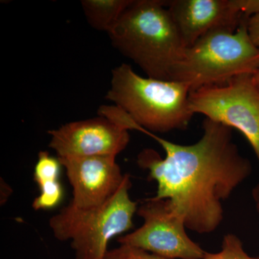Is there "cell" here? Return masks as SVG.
I'll use <instances>...</instances> for the list:
<instances>
[{"label":"cell","mask_w":259,"mask_h":259,"mask_svg":"<svg viewBox=\"0 0 259 259\" xmlns=\"http://www.w3.org/2000/svg\"><path fill=\"white\" fill-rule=\"evenodd\" d=\"M40 194L32 203L35 210H49L61 204L64 198V188L60 182L40 187Z\"/></svg>","instance_id":"obj_14"},{"label":"cell","mask_w":259,"mask_h":259,"mask_svg":"<svg viewBox=\"0 0 259 259\" xmlns=\"http://www.w3.org/2000/svg\"><path fill=\"white\" fill-rule=\"evenodd\" d=\"M61 167L59 158L54 157L48 151H40L33 173L34 180L39 188L59 182Z\"/></svg>","instance_id":"obj_12"},{"label":"cell","mask_w":259,"mask_h":259,"mask_svg":"<svg viewBox=\"0 0 259 259\" xmlns=\"http://www.w3.org/2000/svg\"><path fill=\"white\" fill-rule=\"evenodd\" d=\"M166 7L186 49L214 29H237L248 19L236 13L229 0H171Z\"/></svg>","instance_id":"obj_10"},{"label":"cell","mask_w":259,"mask_h":259,"mask_svg":"<svg viewBox=\"0 0 259 259\" xmlns=\"http://www.w3.org/2000/svg\"><path fill=\"white\" fill-rule=\"evenodd\" d=\"M232 8L245 18L259 14V0H229Z\"/></svg>","instance_id":"obj_16"},{"label":"cell","mask_w":259,"mask_h":259,"mask_svg":"<svg viewBox=\"0 0 259 259\" xmlns=\"http://www.w3.org/2000/svg\"><path fill=\"white\" fill-rule=\"evenodd\" d=\"M247 29L250 40L259 48V14L253 15L247 20Z\"/></svg>","instance_id":"obj_17"},{"label":"cell","mask_w":259,"mask_h":259,"mask_svg":"<svg viewBox=\"0 0 259 259\" xmlns=\"http://www.w3.org/2000/svg\"><path fill=\"white\" fill-rule=\"evenodd\" d=\"M190 105L194 114L240 131L253 148L259 165V93L252 75L191 92Z\"/></svg>","instance_id":"obj_6"},{"label":"cell","mask_w":259,"mask_h":259,"mask_svg":"<svg viewBox=\"0 0 259 259\" xmlns=\"http://www.w3.org/2000/svg\"><path fill=\"white\" fill-rule=\"evenodd\" d=\"M133 0H82L81 7L89 24L100 31L109 32Z\"/></svg>","instance_id":"obj_11"},{"label":"cell","mask_w":259,"mask_h":259,"mask_svg":"<svg viewBox=\"0 0 259 259\" xmlns=\"http://www.w3.org/2000/svg\"><path fill=\"white\" fill-rule=\"evenodd\" d=\"M252 198L254 202L255 209L259 217V182L253 187L251 192Z\"/></svg>","instance_id":"obj_18"},{"label":"cell","mask_w":259,"mask_h":259,"mask_svg":"<svg viewBox=\"0 0 259 259\" xmlns=\"http://www.w3.org/2000/svg\"><path fill=\"white\" fill-rule=\"evenodd\" d=\"M190 93L185 83L143 77L130 65L122 64L112 70L106 98L143 129L164 134L188 127L194 115Z\"/></svg>","instance_id":"obj_3"},{"label":"cell","mask_w":259,"mask_h":259,"mask_svg":"<svg viewBox=\"0 0 259 259\" xmlns=\"http://www.w3.org/2000/svg\"><path fill=\"white\" fill-rule=\"evenodd\" d=\"M203 259H259L252 257L243 249L241 240L233 233H227L223 236L221 250L218 253L206 252Z\"/></svg>","instance_id":"obj_13"},{"label":"cell","mask_w":259,"mask_h":259,"mask_svg":"<svg viewBox=\"0 0 259 259\" xmlns=\"http://www.w3.org/2000/svg\"><path fill=\"white\" fill-rule=\"evenodd\" d=\"M58 158L117 157L129 144V131L103 116L75 121L48 131Z\"/></svg>","instance_id":"obj_8"},{"label":"cell","mask_w":259,"mask_h":259,"mask_svg":"<svg viewBox=\"0 0 259 259\" xmlns=\"http://www.w3.org/2000/svg\"><path fill=\"white\" fill-rule=\"evenodd\" d=\"M252 79H253V83H254L255 88L259 93V69L257 70L256 72L252 76Z\"/></svg>","instance_id":"obj_19"},{"label":"cell","mask_w":259,"mask_h":259,"mask_svg":"<svg viewBox=\"0 0 259 259\" xmlns=\"http://www.w3.org/2000/svg\"><path fill=\"white\" fill-rule=\"evenodd\" d=\"M131 177L125 175L119 190L105 203L81 208L69 202L49 220L58 241H69L75 259H104L112 238L134 228L138 202L130 196Z\"/></svg>","instance_id":"obj_5"},{"label":"cell","mask_w":259,"mask_h":259,"mask_svg":"<svg viewBox=\"0 0 259 259\" xmlns=\"http://www.w3.org/2000/svg\"><path fill=\"white\" fill-rule=\"evenodd\" d=\"M137 214L142 226L118 237L119 244L138 247L169 259H203L206 251L186 231L185 218L168 199H145Z\"/></svg>","instance_id":"obj_7"},{"label":"cell","mask_w":259,"mask_h":259,"mask_svg":"<svg viewBox=\"0 0 259 259\" xmlns=\"http://www.w3.org/2000/svg\"><path fill=\"white\" fill-rule=\"evenodd\" d=\"M166 3L133 0L107 34L112 46L148 77L172 81L186 47Z\"/></svg>","instance_id":"obj_2"},{"label":"cell","mask_w":259,"mask_h":259,"mask_svg":"<svg viewBox=\"0 0 259 259\" xmlns=\"http://www.w3.org/2000/svg\"><path fill=\"white\" fill-rule=\"evenodd\" d=\"M104 259H169L150 253L147 250L132 246L120 244L117 248L108 250Z\"/></svg>","instance_id":"obj_15"},{"label":"cell","mask_w":259,"mask_h":259,"mask_svg":"<svg viewBox=\"0 0 259 259\" xmlns=\"http://www.w3.org/2000/svg\"><path fill=\"white\" fill-rule=\"evenodd\" d=\"M115 156L59 158L72 188L71 203L81 208L107 202L125 180Z\"/></svg>","instance_id":"obj_9"},{"label":"cell","mask_w":259,"mask_h":259,"mask_svg":"<svg viewBox=\"0 0 259 259\" xmlns=\"http://www.w3.org/2000/svg\"><path fill=\"white\" fill-rule=\"evenodd\" d=\"M202 128L201 139L191 145L175 144L146 131L145 134L157 141L166 156L146 148L137 162L157 184L153 197L169 200L185 218L187 229L209 234L223 223V202L253 168L233 141V129L206 117Z\"/></svg>","instance_id":"obj_1"},{"label":"cell","mask_w":259,"mask_h":259,"mask_svg":"<svg viewBox=\"0 0 259 259\" xmlns=\"http://www.w3.org/2000/svg\"><path fill=\"white\" fill-rule=\"evenodd\" d=\"M247 20L237 29H214L187 48L172 81L185 83L193 92L253 76L259 69V48L250 40Z\"/></svg>","instance_id":"obj_4"}]
</instances>
